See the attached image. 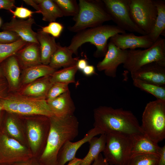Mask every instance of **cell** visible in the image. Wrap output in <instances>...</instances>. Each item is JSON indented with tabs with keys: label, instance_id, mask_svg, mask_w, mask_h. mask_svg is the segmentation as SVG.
Here are the masks:
<instances>
[{
	"label": "cell",
	"instance_id": "cell-1",
	"mask_svg": "<svg viewBox=\"0 0 165 165\" xmlns=\"http://www.w3.org/2000/svg\"><path fill=\"white\" fill-rule=\"evenodd\" d=\"M50 129L45 147L38 158L43 165H57L58 152L64 143L78 135L79 122L74 115L49 118Z\"/></svg>",
	"mask_w": 165,
	"mask_h": 165
},
{
	"label": "cell",
	"instance_id": "cell-2",
	"mask_svg": "<svg viewBox=\"0 0 165 165\" xmlns=\"http://www.w3.org/2000/svg\"><path fill=\"white\" fill-rule=\"evenodd\" d=\"M94 127L105 134L119 133L130 136L143 134L138 119L130 110L100 106L94 110Z\"/></svg>",
	"mask_w": 165,
	"mask_h": 165
},
{
	"label": "cell",
	"instance_id": "cell-3",
	"mask_svg": "<svg viewBox=\"0 0 165 165\" xmlns=\"http://www.w3.org/2000/svg\"><path fill=\"white\" fill-rule=\"evenodd\" d=\"M125 32L116 25L102 24L88 28L76 33L68 47L77 55L79 47L84 43L90 42L96 48L94 57H104L107 51L108 39L116 34Z\"/></svg>",
	"mask_w": 165,
	"mask_h": 165
},
{
	"label": "cell",
	"instance_id": "cell-4",
	"mask_svg": "<svg viewBox=\"0 0 165 165\" xmlns=\"http://www.w3.org/2000/svg\"><path fill=\"white\" fill-rule=\"evenodd\" d=\"M78 4V13L73 17L75 24L68 28L70 31L77 33L112 20L102 0H79Z\"/></svg>",
	"mask_w": 165,
	"mask_h": 165
},
{
	"label": "cell",
	"instance_id": "cell-5",
	"mask_svg": "<svg viewBox=\"0 0 165 165\" xmlns=\"http://www.w3.org/2000/svg\"><path fill=\"white\" fill-rule=\"evenodd\" d=\"M140 125L143 134L158 143L165 138V101L156 99L146 105Z\"/></svg>",
	"mask_w": 165,
	"mask_h": 165
},
{
	"label": "cell",
	"instance_id": "cell-6",
	"mask_svg": "<svg viewBox=\"0 0 165 165\" xmlns=\"http://www.w3.org/2000/svg\"><path fill=\"white\" fill-rule=\"evenodd\" d=\"M3 110L22 115H38L49 118L53 116L46 99L14 95L1 99Z\"/></svg>",
	"mask_w": 165,
	"mask_h": 165
},
{
	"label": "cell",
	"instance_id": "cell-7",
	"mask_svg": "<svg viewBox=\"0 0 165 165\" xmlns=\"http://www.w3.org/2000/svg\"><path fill=\"white\" fill-rule=\"evenodd\" d=\"M165 64V39L160 37L150 47L143 50H128L124 68L130 73L153 62Z\"/></svg>",
	"mask_w": 165,
	"mask_h": 165
},
{
	"label": "cell",
	"instance_id": "cell-8",
	"mask_svg": "<svg viewBox=\"0 0 165 165\" xmlns=\"http://www.w3.org/2000/svg\"><path fill=\"white\" fill-rule=\"evenodd\" d=\"M106 134L104 158L110 165H126L131 156L133 136L116 133Z\"/></svg>",
	"mask_w": 165,
	"mask_h": 165
},
{
	"label": "cell",
	"instance_id": "cell-9",
	"mask_svg": "<svg viewBox=\"0 0 165 165\" xmlns=\"http://www.w3.org/2000/svg\"><path fill=\"white\" fill-rule=\"evenodd\" d=\"M33 156L30 149L1 130L0 165H14Z\"/></svg>",
	"mask_w": 165,
	"mask_h": 165
},
{
	"label": "cell",
	"instance_id": "cell-10",
	"mask_svg": "<svg viewBox=\"0 0 165 165\" xmlns=\"http://www.w3.org/2000/svg\"><path fill=\"white\" fill-rule=\"evenodd\" d=\"M112 20L125 31L146 35L134 23L130 14V0H102Z\"/></svg>",
	"mask_w": 165,
	"mask_h": 165
},
{
	"label": "cell",
	"instance_id": "cell-11",
	"mask_svg": "<svg viewBox=\"0 0 165 165\" xmlns=\"http://www.w3.org/2000/svg\"><path fill=\"white\" fill-rule=\"evenodd\" d=\"M129 6L131 16L134 23L146 34H149L157 16L154 0H130Z\"/></svg>",
	"mask_w": 165,
	"mask_h": 165
},
{
	"label": "cell",
	"instance_id": "cell-12",
	"mask_svg": "<svg viewBox=\"0 0 165 165\" xmlns=\"http://www.w3.org/2000/svg\"><path fill=\"white\" fill-rule=\"evenodd\" d=\"M49 118L41 121L29 119L26 122L27 137L30 149L35 156L41 148L44 149L50 129Z\"/></svg>",
	"mask_w": 165,
	"mask_h": 165
},
{
	"label": "cell",
	"instance_id": "cell-13",
	"mask_svg": "<svg viewBox=\"0 0 165 165\" xmlns=\"http://www.w3.org/2000/svg\"><path fill=\"white\" fill-rule=\"evenodd\" d=\"M128 50L118 48L111 42L108 44L107 51L104 58L98 62L97 68L99 71H103L107 76L115 78L118 66L125 62Z\"/></svg>",
	"mask_w": 165,
	"mask_h": 165
},
{
	"label": "cell",
	"instance_id": "cell-14",
	"mask_svg": "<svg viewBox=\"0 0 165 165\" xmlns=\"http://www.w3.org/2000/svg\"><path fill=\"white\" fill-rule=\"evenodd\" d=\"M105 134L98 128L94 127L89 130L84 137L75 142L68 141L60 149L57 157V165H65L75 157L78 150L85 143L88 142L97 135Z\"/></svg>",
	"mask_w": 165,
	"mask_h": 165
},
{
	"label": "cell",
	"instance_id": "cell-15",
	"mask_svg": "<svg viewBox=\"0 0 165 165\" xmlns=\"http://www.w3.org/2000/svg\"><path fill=\"white\" fill-rule=\"evenodd\" d=\"M132 79H137L156 85L165 86V64L153 62L131 73Z\"/></svg>",
	"mask_w": 165,
	"mask_h": 165
},
{
	"label": "cell",
	"instance_id": "cell-16",
	"mask_svg": "<svg viewBox=\"0 0 165 165\" xmlns=\"http://www.w3.org/2000/svg\"><path fill=\"white\" fill-rule=\"evenodd\" d=\"M110 41L123 50L145 49L151 47L154 43L147 34L137 36L132 33L126 32L116 34L110 38Z\"/></svg>",
	"mask_w": 165,
	"mask_h": 165
},
{
	"label": "cell",
	"instance_id": "cell-17",
	"mask_svg": "<svg viewBox=\"0 0 165 165\" xmlns=\"http://www.w3.org/2000/svg\"><path fill=\"white\" fill-rule=\"evenodd\" d=\"M35 23L34 18L31 17L26 20L12 17L11 20L3 24L2 29L16 33L21 39L27 43H39L37 38V32L32 29V25Z\"/></svg>",
	"mask_w": 165,
	"mask_h": 165
},
{
	"label": "cell",
	"instance_id": "cell-18",
	"mask_svg": "<svg viewBox=\"0 0 165 165\" xmlns=\"http://www.w3.org/2000/svg\"><path fill=\"white\" fill-rule=\"evenodd\" d=\"M15 56L23 69L42 64L38 43H27Z\"/></svg>",
	"mask_w": 165,
	"mask_h": 165
},
{
	"label": "cell",
	"instance_id": "cell-19",
	"mask_svg": "<svg viewBox=\"0 0 165 165\" xmlns=\"http://www.w3.org/2000/svg\"><path fill=\"white\" fill-rule=\"evenodd\" d=\"M47 101L53 116L64 117L74 115L75 107L69 90L53 100Z\"/></svg>",
	"mask_w": 165,
	"mask_h": 165
},
{
	"label": "cell",
	"instance_id": "cell-20",
	"mask_svg": "<svg viewBox=\"0 0 165 165\" xmlns=\"http://www.w3.org/2000/svg\"><path fill=\"white\" fill-rule=\"evenodd\" d=\"M158 144L143 134L134 135L130 150L131 156L150 153L160 155L161 147Z\"/></svg>",
	"mask_w": 165,
	"mask_h": 165
},
{
	"label": "cell",
	"instance_id": "cell-21",
	"mask_svg": "<svg viewBox=\"0 0 165 165\" xmlns=\"http://www.w3.org/2000/svg\"><path fill=\"white\" fill-rule=\"evenodd\" d=\"M50 76L41 78L27 84L21 91L20 95L46 99L49 90L53 84L50 81Z\"/></svg>",
	"mask_w": 165,
	"mask_h": 165
},
{
	"label": "cell",
	"instance_id": "cell-22",
	"mask_svg": "<svg viewBox=\"0 0 165 165\" xmlns=\"http://www.w3.org/2000/svg\"><path fill=\"white\" fill-rule=\"evenodd\" d=\"M73 54L68 47L62 46L58 44L57 49L52 55L49 65L56 69L76 64L78 58H73Z\"/></svg>",
	"mask_w": 165,
	"mask_h": 165
},
{
	"label": "cell",
	"instance_id": "cell-23",
	"mask_svg": "<svg viewBox=\"0 0 165 165\" xmlns=\"http://www.w3.org/2000/svg\"><path fill=\"white\" fill-rule=\"evenodd\" d=\"M37 38L40 46L42 64L49 65L52 55L57 49L58 43L54 38L41 30L37 32Z\"/></svg>",
	"mask_w": 165,
	"mask_h": 165
},
{
	"label": "cell",
	"instance_id": "cell-24",
	"mask_svg": "<svg viewBox=\"0 0 165 165\" xmlns=\"http://www.w3.org/2000/svg\"><path fill=\"white\" fill-rule=\"evenodd\" d=\"M6 60L3 70L9 85L12 90H16L19 87L20 82V66L15 55Z\"/></svg>",
	"mask_w": 165,
	"mask_h": 165
},
{
	"label": "cell",
	"instance_id": "cell-25",
	"mask_svg": "<svg viewBox=\"0 0 165 165\" xmlns=\"http://www.w3.org/2000/svg\"><path fill=\"white\" fill-rule=\"evenodd\" d=\"M56 71L49 65L42 64L24 69L21 76L22 82L28 84L41 78L50 76Z\"/></svg>",
	"mask_w": 165,
	"mask_h": 165
},
{
	"label": "cell",
	"instance_id": "cell-26",
	"mask_svg": "<svg viewBox=\"0 0 165 165\" xmlns=\"http://www.w3.org/2000/svg\"><path fill=\"white\" fill-rule=\"evenodd\" d=\"M154 1L157 9V16L152 30L147 35L154 42L160 37V35H165V1Z\"/></svg>",
	"mask_w": 165,
	"mask_h": 165
},
{
	"label": "cell",
	"instance_id": "cell-27",
	"mask_svg": "<svg viewBox=\"0 0 165 165\" xmlns=\"http://www.w3.org/2000/svg\"><path fill=\"white\" fill-rule=\"evenodd\" d=\"M38 4L39 13L42 16L43 21L49 23L55 21L58 18L63 16L60 8L52 0H34Z\"/></svg>",
	"mask_w": 165,
	"mask_h": 165
},
{
	"label": "cell",
	"instance_id": "cell-28",
	"mask_svg": "<svg viewBox=\"0 0 165 165\" xmlns=\"http://www.w3.org/2000/svg\"><path fill=\"white\" fill-rule=\"evenodd\" d=\"M106 142V134H101L99 138L94 137L88 142L89 151L85 156L82 159L80 165H91L104 149Z\"/></svg>",
	"mask_w": 165,
	"mask_h": 165
},
{
	"label": "cell",
	"instance_id": "cell-29",
	"mask_svg": "<svg viewBox=\"0 0 165 165\" xmlns=\"http://www.w3.org/2000/svg\"><path fill=\"white\" fill-rule=\"evenodd\" d=\"M1 130L23 144L24 139L22 127L17 119L13 116H10L7 118Z\"/></svg>",
	"mask_w": 165,
	"mask_h": 165
},
{
	"label": "cell",
	"instance_id": "cell-30",
	"mask_svg": "<svg viewBox=\"0 0 165 165\" xmlns=\"http://www.w3.org/2000/svg\"><path fill=\"white\" fill-rule=\"evenodd\" d=\"M76 64L56 71L50 76L53 83L61 82L69 84L75 83V75L78 70Z\"/></svg>",
	"mask_w": 165,
	"mask_h": 165
},
{
	"label": "cell",
	"instance_id": "cell-31",
	"mask_svg": "<svg viewBox=\"0 0 165 165\" xmlns=\"http://www.w3.org/2000/svg\"><path fill=\"white\" fill-rule=\"evenodd\" d=\"M133 85L141 90L149 93L156 99L165 101V86H160L137 79H132Z\"/></svg>",
	"mask_w": 165,
	"mask_h": 165
},
{
	"label": "cell",
	"instance_id": "cell-32",
	"mask_svg": "<svg viewBox=\"0 0 165 165\" xmlns=\"http://www.w3.org/2000/svg\"><path fill=\"white\" fill-rule=\"evenodd\" d=\"M27 42L22 39L10 43H0V63L9 57L14 56Z\"/></svg>",
	"mask_w": 165,
	"mask_h": 165
},
{
	"label": "cell",
	"instance_id": "cell-33",
	"mask_svg": "<svg viewBox=\"0 0 165 165\" xmlns=\"http://www.w3.org/2000/svg\"><path fill=\"white\" fill-rule=\"evenodd\" d=\"M160 155L145 154L131 156L126 165H157Z\"/></svg>",
	"mask_w": 165,
	"mask_h": 165
},
{
	"label": "cell",
	"instance_id": "cell-34",
	"mask_svg": "<svg viewBox=\"0 0 165 165\" xmlns=\"http://www.w3.org/2000/svg\"><path fill=\"white\" fill-rule=\"evenodd\" d=\"M63 16H75L79 10V4L75 0H54Z\"/></svg>",
	"mask_w": 165,
	"mask_h": 165
},
{
	"label": "cell",
	"instance_id": "cell-35",
	"mask_svg": "<svg viewBox=\"0 0 165 165\" xmlns=\"http://www.w3.org/2000/svg\"><path fill=\"white\" fill-rule=\"evenodd\" d=\"M68 84L61 82L53 83L49 90L46 100H53L69 90Z\"/></svg>",
	"mask_w": 165,
	"mask_h": 165
},
{
	"label": "cell",
	"instance_id": "cell-36",
	"mask_svg": "<svg viewBox=\"0 0 165 165\" xmlns=\"http://www.w3.org/2000/svg\"><path fill=\"white\" fill-rule=\"evenodd\" d=\"M64 28L61 24L54 21L50 22L48 25L42 27L40 30L44 33L51 35L55 38L59 37Z\"/></svg>",
	"mask_w": 165,
	"mask_h": 165
},
{
	"label": "cell",
	"instance_id": "cell-37",
	"mask_svg": "<svg viewBox=\"0 0 165 165\" xmlns=\"http://www.w3.org/2000/svg\"><path fill=\"white\" fill-rule=\"evenodd\" d=\"M9 11L13 14V17H17L20 19L31 17L34 13H38L36 11H33L22 6L16 7L14 10L11 9Z\"/></svg>",
	"mask_w": 165,
	"mask_h": 165
},
{
	"label": "cell",
	"instance_id": "cell-38",
	"mask_svg": "<svg viewBox=\"0 0 165 165\" xmlns=\"http://www.w3.org/2000/svg\"><path fill=\"white\" fill-rule=\"evenodd\" d=\"M21 39L14 32L9 31H3L0 32V43H10Z\"/></svg>",
	"mask_w": 165,
	"mask_h": 165
},
{
	"label": "cell",
	"instance_id": "cell-39",
	"mask_svg": "<svg viewBox=\"0 0 165 165\" xmlns=\"http://www.w3.org/2000/svg\"><path fill=\"white\" fill-rule=\"evenodd\" d=\"M14 0H0V9H5L9 11L15 7Z\"/></svg>",
	"mask_w": 165,
	"mask_h": 165
},
{
	"label": "cell",
	"instance_id": "cell-40",
	"mask_svg": "<svg viewBox=\"0 0 165 165\" xmlns=\"http://www.w3.org/2000/svg\"><path fill=\"white\" fill-rule=\"evenodd\" d=\"M14 165H43L38 160V158L33 156L25 161L20 162Z\"/></svg>",
	"mask_w": 165,
	"mask_h": 165
},
{
	"label": "cell",
	"instance_id": "cell-41",
	"mask_svg": "<svg viewBox=\"0 0 165 165\" xmlns=\"http://www.w3.org/2000/svg\"><path fill=\"white\" fill-rule=\"evenodd\" d=\"M82 71L86 76H91L96 73L95 68L93 65H88Z\"/></svg>",
	"mask_w": 165,
	"mask_h": 165
},
{
	"label": "cell",
	"instance_id": "cell-42",
	"mask_svg": "<svg viewBox=\"0 0 165 165\" xmlns=\"http://www.w3.org/2000/svg\"><path fill=\"white\" fill-rule=\"evenodd\" d=\"M91 165H109V164L101 153Z\"/></svg>",
	"mask_w": 165,
	"mask_h": 165
},
{
	"label": "cell",
	"instance_id": "cell-43",
	"mask_svg": "<svg viewBox=\"0 0 165 165\" xmlns=\"http://www.w3.org/2000/svg\"><path fill=\"white\" fill-rule=\"evenodd\" d=\"M160 158L157 165H165V146L161 147Z\"/></svg>",
	"mask_w": 165,
	"mask_h": 165
},
{
	"label": "cell",
	"instance_id": "cell-44",
	"mask_svg": "<svg viewBox=\"0 0 165 165\" xmlns=\"http://www.w3.org/2000/svg\"><path fill=\"white\" fill-rule=\"evenodd\" d=\"M76 64L78 70L81 71L88 65L87 61L84 59H78Z\"/></svg>",
	"mask_w": 165,
	"mask_h": 165
},
{
	"label": "cell",
	"instance_id": "cell-45",
	"mask_svg": "<svg viewBox=\"0 0 165 165\" xmlns=\"http://www.w3.org/2000/svg\"><path fill=\"white\" fill-rule=\"evenodd\" d=\"M24 2L26 4L30 5L34 8L39 13L38 7V4L34 0H24Z\"/></svg>",
	"mask_w": 165,
	"mask_h": 165
},
{
	"label": "cell",
	"instance_id": "cell-46",
	"mask_svg": "<svg viewBox=\"0 0 165 165\" xmlns=\"http://www.w3.org/2000/svg\"><path fill=\"white\" fill-rule=\"evenodd\" d=\"M82 160V159L75 157L69 161L67 165H80Z\"/></svg>",
	"mask_w": 165,
	"mask_h": 165
},
{
	"label": "cell",
	"instance_id": "cell-47",
	"mask_svg": "<svg viewBox=\"0 0 165 165\" xmlns=\"http://www.w3.org/2000/svg\"><path fill=\"white\" fill-rule=\"evenodd\" d=\"M5 85L3 81L0 80V95L3 92L5 88Z\"/></svg>",
	"mask_w": 165,
	"mask_h": 165
},
{
	"label": "cell",
	"instance_id": "cell-48",
	"mask_svg": "<svg viewBox=\"0 0 165 165\" xmlns=\"http://www.w3.org/2000/svg\"><path fill=\"white\" fill-rule=\"evenodd\" d=\"M3 110V106L2 103V102L1 101V99H0V112L1 111Z\"/></svg>",
	"mask_w": 165,
	"mask_h": 165
},
{
	"label": "cell",
	"instance_id": "cell-49",
	"mask_svg": "<svg viewBox=\"0 0 165 165\" xmlns=\"http://www.w3.org/2000/svg\"><path fill=\"white\" fill-rule=\"evenodd\" d=\"M3 75V70L2 68L0 67V78H1Z\"/></svg>",
	"mask_w": 165,
	"mask_h": 165
},
{
	"label": "cell",
	"instance_id": "cell-50",
	"mask_svg": "<svg viewBox=\"0 0 165 165\" xmlns=\"http://www.w3.org/2000/svg\"><path fill=\"white\" fill-rule=\"evenodd\" d=\"M2 129V126L1 125V112H0V132L1 131Z\"/></svg>",
	"mask_w": 165,
	"mask_h": 165
},
{
	"label": "cell",
	"instance_id": "cell-51",
	"mask_svg": "<svg viewBox=\"0 0 165 165\" xmlns=\"http://www.w3.org/2000/svg\"><path fill=\"white\" fill-rule=\"evenodd\" d=\"M1 24H2V20H1V18L0 17V27L1 26Z\"/></svg>",
	"mask_w": 165,
	"mask_h": 165
}]
</instances>
